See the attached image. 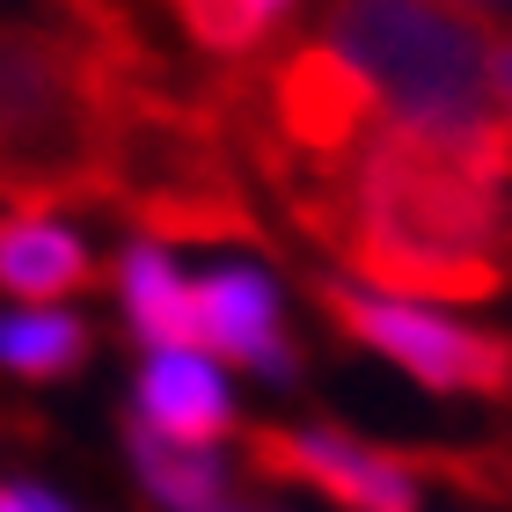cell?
I'll return each instance as SVG.
<instances>
[{"label": "cell", "instance_id": "cell-1", "mask_svg": "<svg viewBox=\"0 0 512 512\" xmlns=\"http://www.w3.org/2000/svg\"><path fill=\"white\" fill-rule=\"evenodd\" d=\"M512 235V169L403 132H366L344 154V256L403 293H491Z\"/></svg>", "mask_w": 512, "mask_h": 512}, {"label": "cell", "instance_id": "cell-2", "mask_svg": "<svg viewBox=\"0 0 512 512\" xmlns=\"http://www.w3.org/2000/svg\"><path fill=\"white\" fill-rule=\"evenodd\" d=\"M322 44L359 81L381 132L512 169V132L498 110V37L454 0H330Z\"/></svg>", "mask_w": 512, "mask_h": 512}, {"label": "cell", "instance_id": "cell-3", "mask_svg": "<svg viewBox=\"0 0 512 512\" xmlns=\"http://www.w3.org/2000/svg\"><path fill=\"white\" fill-rule=\"evenodd\" d=\"M322 308L337 315V330L366 344L374 359H388L395 374H410L432 395H498L512 388V344L461 322L439 293H403L381 278H330Z\"/></svg>", "mask_w": 512, "mask_h": 512}, {"label": "cell", "instance_id": "cell-4", "mask_svg": "<svg viewBox=\"0 0 512 512\" xmlns=\"http://www.w3.org/2000/svg\"><path fill=\"white\" fill-rule=\"evenodd\" d=\"M256 461L293 483L322 491L344 512H425V483H417L410 461H395L381 447H366L352 432H330V425H300V432H271Z\"/></svg>", "mask_w": 512, "mask_h": 512}, {"label": "cell", "instance_id": "cell-5", "mask_svg": "<svg viewBox=\"0 0 512 512\" xmlns=\"http://www.w3.org/2000/svg\"><path fill=\"white\" fill-rule=\"evenodd\" d=\"M198 344L220 359L249 366V374L286 381L293 374V344H286V293L271 271L256 264H220L198 278Z\"/></svg>", "mask_w": 512, "mask_h": 512}, {"label": "cell", "instance_id": "cell-6", "mask_svg": "<svg viewBox=\"0 0 512 512\" xmlns=\"http://www.w3.org/2000/svg\"><path fill=\"white\" fill-rule=\"evenodd\" d=\"M220 352L205 344H147L139 366V425L161 439H191V447H220L235 425V388L220 374Z\"/></svg>", "mask_w": 512, "mask_h": 512}, {"label": "cell", "instance_id": "cell-7", "mask_svg": "<svg viewBox=\"0 0 512 512\" xmlns=\"http://www.w3.org/2000/svg\"><path fill=\"white\" fill-rule=\"evenodd\" d=\"M88 278V249L74 227L44 220V213H22V220H0V293L15 300H66Z\"/></svg>", "mask_w": 512, "mask_h": 512}, {"label": "cell", "instance_id": "cell-8", "mask_svg": "<svg viewBox=\"0 0 512 512\" xmlns=\"http://www.w3.org/2000/svg\"><path fill=\"white\" fill-rule=\"evenodd\" d=\"M118 293H125L139 344H198V278H183L161 242H139L125 256Z\"/></svg>", "mask_w": 512, "mask_h": 512}, {"label": "cell", "instance_id": "cell-9", "mask_svg": "<svg viewBox=\"0 0 512 512\" xmlns=\"http://www.w3.org/2000/svg\"><path fill=\"white\" fill-rule=\"evenodd\" d=\"M132 461L147 476V491L169 512H227V461L191 439H161L147 425H132Z\"/></svg>", "mask_w": 512, "mask_h": 512}, {"label": "cell", "instance_id": "cell-10", "mask_svg": "<svg viewBox=\"0 0 512 512\" xmlns=\"http://www.w3.org/2000/svg\"><path fill=\"white\" fill-rule=\"evenodd\" d=\"M81 352H88V330L52 300L0 315V366L8 374H66V366H81Z\"/></svg>", "mask_w": 512, "mask_h": 512}, {"label": "cell", "instance_id": "cell-11", "mask_svg": "<svg viewBox=\"0 0 512 512\" xmlns=\"http://www.w3.org/2000/svg\"><path fill=\"white\" fill-rule=\"evenodd\" d=\"M286 8L293 0H176V15L191 22V37L213 44V52H249Z\"/></svg>", "mask_w": 512, "mask_h": 512}, {"label": "cell", "instance_id": "cell-12", "mask_svg": "<svg viewBox=\"0 0 512 512\" xmlns=\"http://www.w3.org/2000/svg\"><path fill=\"white\" fill-rule=\"evenodd\" d=\"M0 512H66V505L44 498V491H30V483H0Z\"/></svg>", "mask_w": 512, "mask_h": 512}, {"label": "cell", "instance_id": "cell-13", "mask_svg": "<svg viewBox=\"0 0 512 512\" xmlns=\"http://www.w3.org/2000/svg\"><path fill=\"white\" fill-rule=\"evenodd\" d=\"M491 74H498V110H505V132H512V30L498 37V66H491Z\"/></svg>", "mask_w": 512, "mask_h": 512}, {"label": "cell", "instance_id": "cell-14", "mask_svg": "<svg viewBox=\"0 0 512 512\" xmlns=\"http://www.w3.org/2000/svg\"><path fill=\"white\" fill-rule=\"evenodd\" d=\"M454 8H469L483 22H512V0H454Z\"/></svg>", "mask_w": 512, "mask_h": 512}, {"label": "cell", "instance_id": "cell-15", "mask_svg": "<svg viewBox=\"0 0 512 512\" xmlns=\"http://www.w3.org/2000/svg\"><path fill=\"white\" fill-rule=\"evenodd\" d=\"M15 139H22V125H15V110H8V96H0V161L15 154Z\"/></svg>", "mask_w": 512, "mask_h": 512}]
</instances>
